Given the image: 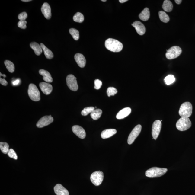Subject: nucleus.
<instances>
[{
	"label": "nucleus",
	"mask_w": 195,
	"mask_h": 195,
	"mask_svg": "<svg viewBox=\"0 0 195 195\" xmlns=\"http://www.w3.org/2000/svg\"><path fill=\"white\" fill-rule=\"evenodd\" d=\"M105 45L106 49L113 52H119L122 50L123 45L120 42L113 38H108L106 40Z\"/></svg>",
	"instance_id": "nucleus-1"
},
{
	"label": "nucleus",
	"mask_w": 195,
	"mask_h": 195,
	"mask_svg": "<svg viewBox=\"0 0 195 195\" xmlns=\"http://www.w3.org/2000/svg\"><path fill=\"white\" fill-rule=\"evenodd\" d=\"M167 171L168 170L166 168L153 167L146 171V175L149 178L160 177L166 173Z\"/></svg>",
	"instance_id": "nucleus-2"
},
{
	"label": "nucleus",
	"mask_w": 195,
	"mask_h": 195,
	"mask_svg": "<svg viewBox=\"0 0 195 195\" xmlns=\"http://www.w3.org/2000/svg\"><path fill=\"white\" fill-rule=\"evenodd\" d=\"M192 104L189 102H185L181 105L178 113L181 117H189L192 115Z\"/></svg>",
	"instance_id": "nucleus-3"
},
{
	"label": "nucleus",
	"mask_w": 195,
	"mask_h": 195,
	"mask_svg": "<svg viewBox=\"0 0 195 195\" xmlns=\"http://www.w3.org/2000/svg\"><path fill=\"white\" fill-rule=\"evenodd\" d=\"M192 125L189 117H181L177 121L176 124V128L180 131H185L190 128Z\"/></svg>",
	"instance_id": "nucleus-4"
},
{
	"label": "nucleus",
	"mask_w": 195,
	"mask_h": 195,
	"mask_svg": "<svg viewBox=\"0 0 195 195\" xmlns=\"http://www.w3.org/2000/svg\"><path fill=\"white\" fill-rule=\"evenodd\" d=\"M28 94L31 100L36 102L40 100V93L35 85L33 84L29 85Z\"/></svg>",
	"instance_id": "nucleus-5"
},
{
	"label": "nucleus",
	"mask_w": 195,
	"mask_h": 195,
	"mask_svg": "<svg viewBox=\"0 0 195 195\" xmlns=\"http://www.w3.org/2000/svg\"><path fill=\"white\" fill-rule=\"evenodd\" d=\"M181 53V48L177 46H174L167 50L165 56L168 59L171 60L178 57Z\"/></svg>",
	"instance_id": "nucleus-6"
},
{
	"label": "nucleus",
	"mask_w": 195,
	"mask_h": 195,
	"mask_svg": "<svg viewBox=\"0 0 195 195\" xmlns=\"http://www.w3.org/2000/svg\"><path fill=\"white\" fill-rule=\"evenodd\" d=\"M104 173L101 171H97L93 172L91 176V181L95 186L100 185L104 180Z\"/></svg>",
	"instance_id": "nucleus-7"
},
{
	"label": "nucleus",
	"mask_w": 195,
	"mask_h": 195,
	"mask_svg": "<svg viewBox=\"0 0 195 195\" xmlns=\"http://www.w3.org/2000/svg\"><path fill=\"white\" fill-rule=\"evenodd\" d=\"M77 78L73 75H69L66 78L67 85L71 91H76L78 89Z\"/></svg>",
	"instance_id": "nucleus-8"
},
{
	"label": "nucleus",
	"mask_w": 195,
	"mask_h": 195,
	"mask_svg": "<svg viewBox=\"0 0 195 195\" xmlns=\"http://www.w3.org/2000/svg\"><path fill=\"white\" fill-rule=\"evenodd\" d=\"M141 129L142 126L141 125H138L135 127L129 136L128 139V144L131 145L133 143L140 133Z\"/></svg>",
	"instance_id": "nucleus-9"
},
{
	"label": "nucleus",
	"mask_w": 195,
	"mask_h": 195,
	"mask_svg": "<svg viewBox=\"0 0 195 195\" xmlns=\"http://www.w3.org/2000/svg\"><path fill=\"white\" fill-rule=\"evenodd\" d=\"M161 121L156 120L154 121L152 124V135L153 139L156 140L159 136L161 128Z\"/></svg>",
	"instance_id": "nucleus-10"
},
{
	"label": "nucleus",
	"mask_w": 195,
	"mask_h": 195,
	"mask_svg": "<svg viewBox=\"0 0 195 195\" xmlns=\"http://www.w3.org/2000/svg\"><path fill=\"white\" fill-rule=\"evenodd\" d=\"M54 121V119L51 115L45 116L41 118L37 123L36 126L38 128H42L46 126Z\"/></svg>",
	"instance_id": "nucleus-11"
},
{
	"label": "nucleus",
	"mask_w": 195,
	"mask_h": 195,
	"mask_svg": "<svg viewBox=\"0 0 195 195\" xmlns=\"http://www.w3.org/2000/svg\"><path fill=\"white\" fill-rule=\"evenodd\" d=\"M72 130L73 133L81 139H84L86 137V133L84 128L80 126L76 125L73 126Z\"/></svg>",
	"instance_id": "nucleus-12"
},
{
	"label": "nucleus",
	"mask_w": 195,
	"mask_h": 195,
	"mask_svg": "<svg viewBox=\"0 0 195 195\" xmlns=\"http://www.w3.org/2000/svg\"><path fill=\"white\" fill-rule=\"evenodd\" d=\"M132 25V26L135 27L137 34L140 35H143L146 32V27L140 21H136L134 22Z\"/></svg>",
	"instance_id": "nucleus-13"
},
{
	"label": "nucleus",
	"mask_w": 195,
	"mask_h": 195,
	"mask_svg": "<svg viewBox=\"0 0 195 195\" xmlns=\"http://www.w3.org/2000/svg\"><path fill=\"white\" fill-rule=\"evenodd\" d=\"M39 86L40 89L44 94L48 95L52 92L53 89V86L51 85L48 83L40 82Z\"/></svg>",
	"instance_id": "nucleus-14"
},
{
	"label": "nucleus",
	"mask_w": 195,
	"mask_h": 195,
	"mask_svg": "<svg viewBox=\"0 0 195 195\" xmlns=\"http://www.w3.org/2000/svg\"><path fill=\"white\" fill-rule=\"evenodd\" d=\"M41 11L42 14L47 19H50L51 17V8L50 5L47 2L42 5Z\"/></svg>",
	"instance_id": "nucleus-15"
},
{
	"label": "nucleus",
	"mask_w": 195,
	"mask_h": 195,
	"mask_svg": "<svg viewBox=\"0 0 195 195\" xmlns=\"http://www.w3.org/2000/svg\"><path fill=\"white\" fill-rule=\"evenodd\" d=\"M54 190L57 195H69V191L60 184L56 185L54 187Z\"/></svg>",
	"instance_id": "nucleus-16"
},
{
	"label": "nucleus",
	"mask_w": 195,
	"mask_h": 195,
	"mask_svg": "<svg viewBox=\"0 0 195 195\" xmlns=\"http://www.w3.org/2000/svg\"><path fill=\"white\" fill-rule=\"evenodd\" d=\"M75 59L80 67L84 68L85 66L86 59L82 54H80V53H78V54H75Z\"/></svg>",
	"instance_id": "nucleus-17"
},
{
	"label": "nucleus",
	"mask_w": 195,
	"mask_h": 195,
	"mask_svg": "<svg viewBox=\"0 0 195 195\" xmlns=\"http://www.w3.org/2000/svg\"><path fill=\"white\" fill-rule=\"evenodd\" d=\"M131 112V109L129 107H126L123 108L117 113V118L118 119H121L128 116Z\"/></svg>",
	"instance_id": "nucleus-18"
},
{
	"label": "nucleus",
	"mask_w": 195,
	"mask_h": 195,
	"mask_svg": "<svg viewBox=\"0 0 195 195\" xmlns=\"http://www.w3.org/2000/svg\"><path fill=\"white\" fill-rule=\"evenodd\" d=\"M117 133V130L115 129H107L102 132L101 137L103 139H108L115 135Z\"/></svg>",
	"instance_id": "nucleus-19"
},
{
	"label": "nucleus",
	"mask_w": 195,
	"mask_h": 195,
	"mask_svg": "<svg viewBox=\"0 0 195 195\" xmlns=\"http://www.w3.org/2000/svg\"><path fill=\"white\" fill-rule=\"evenodd\" d=\"M39 73L40 75L43 76V80L48 83L52 82L53 79L51 75L48 71L45 70L41 69L40 70Z\"/></svg>",
	"instance_id": "nucleus-20"
},
{
	"label": "nucleus",
	"mask_w": 195,
	"mask_h": 195,
	"mask_svg": "<svg viewBox=\"0 0 195 195\" xmlns=\"http://www.w3.org/2000/svg\"><path fill=\"white\" fill-rule=\"evenodd\" d=\"M30 46L31 48L34 51L36 55L40 56L42 52V50L41 46L36 42H32L30 43Z\"/></svg>",
	"instance_id": "nucleus-21"
},
{
	"label": "nucleus",
	"mask_w": 195,
	"mask_h": 195,
	"mask_svg": "<svg viewBox=\"0 0 195 195\" xmlns=\"http://www.w3.org/2000/svg\"><path fill=\"white\" fill-rule=\"evenodd\" d=\"M150 17V12L148 8H145L139 15V19L143 21H147L149 19Z\"/></svg>",
	"instance_id": "nucleus-22"
},
{
	"label": "nucleus",
	"mask_w": 195,
	"mask_h": 195,
	"mask_svg": "<svg viewBox=\"0 0 195 195\" xmlns=\"http://www.w3.org/2000/svg\"><path fill=\"white\" fill-rule=\"evenodd\" d=\"M40 45L44 51V54H45L46 58L49 59H51L54 57V54L50 50L46 47L43 43H40Z\"/></svg>",
	"instance_id": "nucleus-23"
},
{
	"label": "nucleus",
	"mask_w": 195,
	"mask_h": 195,
	"mask_svg": "<svg viewBox=\"0 0 195 195\" xmlns=\"http://www.w3.org/2000/svg\"><path fill=\"white\" fill-rule=\"evenodd\" d=\"M162 8L165 11L170 12L172 10L173 8V5L171 1H168V0H165L163 2Z\"/></svg>",
	"instance_id": "nucleus-24"
},
{
	"label": "nucleus",
	"mask_w": 195,
	"mask_h": 195,
	"mask_svg": "<svg viewBox=\"0 0 195 195\" xmlns=\"http://www.w3.org/2000/svg\"><path fill=\"white\" fill-rule=\"evenodd\" d=\"M102 113V110L100 109H96L91 113V117L94 120H97L100 118Z\"/></svg>",
	"instance_id": "nucleus-25"
},
{
	"label": "nucleus",
	"mask_w": 195,
	"mask_h": 195,
	"mask_svg": "<svg viewBox=\"0 0 195 195\" xmlns=\"http://www.w3.org/2000/svg\"><path fill=\"white\" fill-rule=\"evenodd\" d=\"M159 16L160 20L164 23H167L170 21L169 16L163 11H160L159 12Z\"/></svg>",
	"instance_id": "nucleus-26"
},
{
	"label": "nucleus",
	"mask_w": 195,
	"mask_h": 195,
	"mask_svg": "<svg viewBox=\"0 0 195 195\" xmlns=\"http://www.w3.org/2000/svg\"><path fill=\"white\" fill-rule=\"evenodd\" d=\"M4 63L9 72L10 73L14 72L15 68H14V64L10 60H6L5 61Z\"/></svg>",
	"instance_id": "nucleus-27"
},
{
	"label": "nucleus",
	"mask_w": 195,
	"mask_h": 195,
	"mask_svg": "<svg viewBox=\"0 0 195 195\" xmlns=\"http://www.w3.org/2000/svg\"><path fill=\"white\" fill-rule=\"evenodd\" d=\"M9 145L6 142H1L0 143V149L3 154H8L10 150Z\"/></svg>",
	"instance_id": "nucleus-28"
},
{
	"label": "nucleus",
	"mask_w": 195,
	"mask_h": 195,
	"mask_svg": "<svg viewBox=\"0 0 195 195\" xmlns=\"http://www.w3.org/2000/svg\"><path fill=\"white\" fill-rule=\"evenodd\" d=\"M73 20L75 22L82 23L84 20L83 15L80 12H77L73 16Z\"/></svg>",
	"instance_id": "nucleus-29"
},
{
	"label": "nucleus",
	"mask_w": 195,
	"mask_h": 195,
	"mask_svg": "<svg viewBox=\"0 0 195 195\" xmlns=\"http://www.w3.org/2000/svg\"><path fill=\"white\" fill-rule=\"evenodd\" d=\"M69 32L73 39L76 40H78L80 36H79V32L78 30L74 28H71L69 29Z\"/></svg>",
	"instance_id": "nucleus-30"
},
{
	"label": "nucleus",
	"mask_w": 195,
	"mask_h": 195,
	"mask_svg": "<svg viewBox=\"0 0 195 195\" xmlns=\"http://www.w3.org/2000/svg\"><path fill=\"white\" fill-rule=\"evenodd\" d=\"M165 82L167 85H170L174 83L175 81V78L173 75H168L165 78Z\"/></svg>",
	"instance_id": "nucleus-31"
},
{
	"label": "nucleus",
	"mask_w": 195,
	"mask_h": 195,
	"mask_svg": "<svg viewBox=\"0 0 195 195\" xmlns=\"http://www.w3.org/2000/svg\"><path fill=\"white\" fill-rule=\"evenodd\" d=\"M95 108L93 107H89L84 108V110L82 111V115L84 116H86L89 114L90 113H91L92 112L94 111Z\"/></svg>",
	"instance_id": "nucleus-32"
},
{
	"label": "nucleus",
	"mask_w": 195,
	"mask_h": 195,
	"mask_svg": "<svg viewBox=\"0 0 195 195\" xmlns=\"http://www.w3.org/2000/svg\"><path fill=\"white\" fill-rule=\"evenodd\" d=\"M117 93V90L115 88L110 87L108 88L107 93L108 97L114 96Z\"/></svg>",
	"instance_id": "nucleus-33"
},
{
	"label": "nucleus",
	"mask_w": 195,
	"mask_h": 195,
	"mask_svg": "<svg viewBox=\"0 0 195 195\" xmlns=\"http://www.w3.org/2000/svg\"><path fill=\"white\" fill-rule=\"evenodd\" d=\"M7 154H8L9 157L15 160L18 159L17 154L13 149H11Z\"/></svg>",
	"instance_id": "nucleus-34"
},
{
	"label": "nucleus",
	"mask_w": 195,
	"mask_h": 195,
	"mask_svg": "<svg viewBox=\"0 0 195 195\" xmlns=\"http://www.w3.org/2000/svg\"><path fill=\"white\" fill-rule=\"evenodd\" d=\"M27 21L25 20H20L18 22V27L22 29H25L27 28Z\"/></svg>",
	"instance_id": "nucleus-35"
},
{
	"label": "nucleus",
	"mask_w": 195,
	"mask_h": 195,
	"mask_svg": "<svg viewBox=\"0 0 195 195\" xmlns=\"http://www.w3.org/2000/svg\"><path fill=\"white\" fill-rule=\"evenodd\" d=\"M94 89L98 90L100 89L102 85V82L98 79H96L94 81Z\"/></svg>",
	"instance_id": "nucleus-36"
},
{
	"label": "nucleus",
	"mask_w": 195,
	"mask_h": 195,
	"mask_svg": "<svg viewBox=\"0 0 195 195\" xmlns=\"http://www.w3.org/2000/svg\"><path fill=\"white\" fill-rule=\"evenodd\" d=\"M27 17V14L25 12L21 13L18 15V19L20 20H25Z\"/></svg>",
	"instance_id": "nucleus-37"
},
{
	"label": "nucleus",
	"mask_w": 195,
	"mask_h": 195,
	"mask_svg": "<svg viewBox=\"0 0 195 195\" xmlns=\"http://www.w3.org/2000/svg\"><path fill=\"white\" fill-rule=\"evenodd\" d=\"M0 83L3 86H6L8 84V82H7L5 79L4 78H2L1 77L0 78Z\"/></svg>",
	"instance_id": "nucleus-38"
},
{
	"label": "nucleus",
	"mask_w": 195,
	"mask_h": 195,
	"mask_svg": "<svg viewBox=\"0 0 195 195\" xmlns=\"http://www.w3.org/2000/svg\"><path fill=\"white\" fill-rule=\"evenodd\" d=\"M20 83V80L19 79H17L14 82H12V84L14 86H16L18 85Z\"/></svg>",
	"instance_id": "nucleus-39"
},
{
	"label": "nucleus",
	"mask_w": 195,
	"mask_h": 195,
	"mask_svg": "<svg viewBox=\"0 0 195 195\" xmlns=\"http://www.w3.org/2000/svg\"><path fill=\"white\" fill-rule=\"evenodd\" d=\"M178 5H179L180 4H181L182 2L181 0H175L174 1Z\"/></svg>",
	"instance_id": "nucleus-40"
},
{
	"label": "nucleus",
	"mask_w": 195,
	"mask_h": 195,
	"mask_svg": "<svg viewBox=\"0 0 195 195\" xmlns=\"http://www.w3.org/2000/svg\"><path fill=\"white\" fill-rule=\"evenodd\" d=\"M121 3H124L128 1V0H120L119 1Z\"/></svg>",
	"instance_id": "nucleus-41"
},
{
	"label": "nucleus",
	"mask_w": 195,
	"mask_h": 195,
	"mask_svg": "<svg viewBox=\"0 0 195 195\" xmlns=\"http://www.w3.org/2000/svg\"><path fill=\"white\" fill-rule=\"evenodd\" d=\"M0 75H1V76H3L4 77V78H6V76L5 74H2L1 73H0Z\"/></svg>",
	"instance_id": "nucleus-42"
},
{
	"label": "nucleus",
	"mask_w": 195,
	"mask_h": 195,
	"mask_svg": "<svg viewBox=\"0 0 195 195\" xmlns=\"http://www.w3.org/2000/svg\"><path fill=\"white\" fill-rule=\"evenodd\" d=\"M21 1L24 2H29L32 1H31V0H22Z\"/></svg>",
	"instance_id": "nucleus-43"
},
{
	"label": "nucleus",
	"mask_w": 195,
	"mask_h": 195,
	"mask_svg": "<svg viewBox=\"0 0 195 195\" xmlns=\"http://www.w3.org/2000/svg\"><path fill=\"white\" fill-rule=\"evenodd\" d=\"M102 1V2H105L107 1H106V0H102V1Z\"/></svg>",
	"instance_id": "nucleus-44"
}]
</instances>
